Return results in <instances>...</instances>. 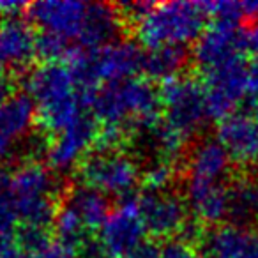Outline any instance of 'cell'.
I'll return each mask as SVG.
<instances>
[{
	"label": "cell",
	"mask_w": 258,
	"mask_h": 258,
	"mask_svg": "<svg viewBox=\"0 0 258 258\" xmlns=\"http://www.w3.org/2000/svg\"><path fill=\"white\" fill-rule=\"evenodd\" d=\"M25 89L37 110V120L50 135H58L83 117L94 92L85 90L68 64H43L29 73Z\"/></svg>",
	"instance_id": "6da1fadb"
},
{
	"label": "cell",
	"mask_w": 258,
	"mask_h": 258,
	"mask_svg": "<svg viewBox=\"0 0 258 258\" xmlns=\"http://www.w3.org/2000/svg\"><path fill=\"white\" fill-rule=\"evenodd\" d=\"M90 108L94 118L108 127H118L125 133L144 131L161 120V92L151 80L129 78L106 83L94 92Z\"/></svg>",
	"instance_id": "7a4b0ae2"
},
{
	"label": "cell",
	"mask_w": 258,
	"mask_h": 258,
	"mask_svg": "<svg viewBox=\"0 0 258 258\" xmlns=\"http://www.w3.org/2000/svg\"><path fill=\"white\" fill-rule=\"evenodd\" d=\"M209 13L204 2H163L154 4L135 22V34L142 46L156 50L197 43L207 29Z\"/></svg>",
	"instance_id": "3957f363"
},
{
	"label": "cell",
	"mask_w": 258,
	"mask_h": 258,
	"mask_svg": "<svg viewBox=\"0 0 258 258\" xmlns=\"http://www.w3.org/2000/svg\"><path fill=\"white\" fill-rule=\"evenodd\" d=\"M145 53L133 41H115L97 50H82L76 46L69 55V69L85 90L99 89V83H115L137 78L144 71Z\"/></svg>",
	"instance_id": "277c9868"
},
{
	"label": "cell",
	"mask_w": 258,
	"mask_h": 258,
	"mask_svg": "<svg viewBox=\"0 0 258 258\" xmlns=\"http://www.w3.org/2000/svg\"><path fill=\"white\" fill-rule=\"evenodd\" d=\"M159 92L165 113L163 120L186 138L200 133L207 120H211L207 113L205 85L200 80L193 76H179L163 83Z\"/></svg>",
	"instance_id": "5b68a950"
},
{
	"label": "cell",
	"mask_w": 258,
	"mask_h": 258,
	"mask_svg": "<svg viewBox=\"0 0 258 258\" xmlns=\"http://www.w3.org/2000/svg\"><path fill=\"white\" fill-rule=\"evenodd\" d=\"M83 184L101 191L106 197L125 198L142 180V170L131 156L120 151H96L80 165Z\"/></svg>",
	"instance_id": "8992f818"
},
{
	"label": "cell",
	"mask_w": 258,
	"mask_h": 258,
	"mask_svg": "<svg viewBox=\"0 0 258 258\" xmlns=\"http://www.w3.org/2000/svg\"><path fill=\"white\" fill-rule=\"evenodd\" d=\"M147 230L138 211V197L122 198L117 209L110 212L106 221L97 230V246L103 258H125L131 251L145 242Z\"/></svg>",
	"instance_id": "52a82bcc"
},
{
	"label": "cell",
	"mask_w": 258,
	"mask_h": 258,
	"mask_svg": "<svg viewBox=\"0 0 258 258\" xmlns=\"http://www.w3.org/2000/svg\"><path fill=\"white\" fill-rule=\"evenodd\" d=\"M204 85L209 118L221 122L235 113L237 104L249 92V66H246L244 58H237L207 73Z\"/></svg>",
	"instance_id": "ba28073f"
},
{
	"label": "cell",
	"mask_w": 258,
	"mask_h": 258,
	"mask_svg": "<svg viewBox=\"0 0 258 258\" xmlns=\"http://www.w3.org/2000/svg\"><path fill=\"white\" fill-rule=\"evenodd\" d=\"M244 55V29L237 23L212 22L205 32L198 37L193 48V58L202 71L207 73L242 58Z\"/></svg>",
	"instance_id": "9c48e42d"
},
{
	"label": "cell",
	"mask_w": 258,
	"mask_h": 258,
	"mask_svg": "<svg viewBox=\"0 0 258 258\" xmlns=\"http://www.w3.org/2000/svg\"><path fill=\"white\" fill-rule=\"evenodd\" d=\"M138 211H140L142 221L152 237L158 239H173L184 230L189 218V209H187L186 200L179 195L168 193H151L145 191L138 197Z\"/></svg>",
	"instance_id": "30bf717a"
},
{
	"label": "cell",
	"mask_w": 258,
	"mask_h": 258,
	"mask_svg": "<svg viewBox=\"0 0 258 258\" xmlns=\"http://www.w3.org/2000/svg\"><path fill=\"white\" fill-rule=\"evenodd\" d=\"M30 22L44 34H53L78 46L89 4L78 0H43L27 8Z\"/></svg>",
	"instance_id": "8fae6325"
},
{
	"label": "cell",
	"mask_w": 258,
	"mask_h": 258,
	"mask_svg": "<svg viewBox=\"0 0 258 258\" xmlns=\"http://www.w3.org/2000/svg\"><path fill=\"white\" fill-rule=\"evenodd\" d=\"M99 127L94 117L89 113L83 115L80 120L73 125L66 127L58 135H55L53 140L46 147V161L48 166L55 172H68L73 166L89 156L92 145H96Z\"/></svg>",
	"instance_id": "7c38bea8"
},
{
	"label": "cell",
	"mask_w": 258,
	"mask_h": 258,
	"mask_svg": "<svg viewBox=\"0 0 258 258\" xmlns=\"http://www.w3.org/2000/svg\"><path fill=\"white\" fill-rule=\"evenodd\" d=\"M216 140L223 145L232 163L254 165L258 161V122L251 113L235 111L218 122Z\"/></svg>",
	"instance_id": "4fadbf2b"
},
{
	"label": "cell",
	"mask_w": 258,
	"mask_h": 258,
	"mask_svg": "<svg viewBox=\"0 0 258 258\" xmlns=\"http://www.w3.org/2000/svg\"><path fill=\"white\" fill-rule=\"evenodd\" d=\"M37 57V36L32 25L13 16L0 22V71L22 69Z\"/></svg>",
	"instance_id": "5bb4252c"
},
{
	"label": "cell",
	"mask_w": 258,
	"mask_h": 258,
	"mask_svg": "<svg viewBox=\"0 0 258 258\" xmlns=\"http://www.w3.org/2000/svg\"><path fill=\"white\" fill-rule=\"evenodd\" d=\"M205 258H258V228L214 226L202 239Z\"/></svg>",
	"instance_id": "9a60e30c"
},
{
	"label": "cell",
	"mask_w": 258,
	"mask_h": 258,
	"mask_svg": "<svg viewBox=\"0 0 258 258\" xmlns=\"http://www.w3.org/2000/svg\"><path fill=\"white\" fill-rule=\"evenodd\" d=\"M57 189L58 184L53 172L39 163L20 165L8 177V195L15 204L48 200L55 197Z\"/></svg>",
	"instance_id": "2e32d148"
},
{
	"label": "cell",
	"mask_w": 258,
	"mask_h": 258,
	"mask_svg": "<svg viewBox=\"0 0 258 258\" xmlns=\"http://www.w3.org/2000/svg\"><path fill=\"white\" fill-rule=\"evenodd\" d=\"M186 204L200 223L218 225L228 214V187L223 186V182L187 179Z\"/></svg>",
	"instance_id": "e0dca14e"
},
{
	"label": "cell",
	"mask_w": 258,
	"mask_h": 258,
	"mask_svg": "<svg viewBox=\"0 0 258 258\" xmlns=\"http://www.w3.org/2000/svg\"><path fill=\"white\" fill-rule=\"evenodd\" d=\"M122 13L110 4L94 2L89 4L83 32L80 36L78 48L82 50H97L117 41L122 30Z\"/></svg>",
	"instance_id": "ac0fdd59"
},
{
	"label": "cell",
	"mask_w": 258,
	"mask_h": 258,
	"mask_svg": "<svg viewBox=\"0 0 258 258\" xmlns=\"http://www.w3.org/2000/svg\"><path fill=\"white\" fill-rule=\"evenodd\" d=\"M232 168V159L218 140H200L187 156L189 179L204 182H223Z\"/></svg>",
	"instance_id": "d6986e66"
},
{
	"label": "cell",
	"mask_w": 258,
	"mask_h": 258,
	"mask_svg": "<svg viewBox=\"0 0 258 258\" xmlns=\"http://www.w3.org/2000/svg\"><path fill=\"white\" fill-rule=\"evenodd\" d=\"M36 120V104L27 92L13 94L0 104V137L13 144L23 140L32 131Z\"/></svg>",
	"instance_id": "ffe728a7"
},
{
	"label": "cell",
	"mask_w": 258,
	"mask_h": 258,
	"mask_svg": "<svg viewBox=\"0 0 258 258\" xmlns=\"http://www.w3.org/2000/svg\"><path fill=\"white\" fill-rule=\"evenodd\" d=\"M226 219L235 226H258V179L239 177L228 186V214Z\"/></svg>",
	"instance_id": "44dd1931"
},
{
	"label": "cell",
	"mask_w": 258,
	"mask_h": 258,
	"mask_svg": "<svg viewBox=\"0 0 258 258\" xmlns=\"http://www.w3.org/2000/svg\"><path fill=\"white\" fill-rule=\"evenodd\" d=\"M64 204H68L82 218L89 230H99L111 212L106 195L87 184H78L73 187L66 197Z\"/></svg>",
	"instance_id": "7402d4cb"
},
{
	"label": "cell",
	"mask_w": 258,
	"mask_h": 258,
	"mask_svg": "<svg viewBox=\"0 0 258 258\" xmlns=\"http://www.w3.org/2000/svg\"><path fill=\"white\" fill-rule=\"evenodd\" d=\"M187 60H189V55L182 46L156 48V50H149L145 53L144 73L156 82H172V80L182 76Z\"/></svg>",
	"instance_id": "603a6c76"
},
{
	"label": "cell",
	"mask_w": 258,
	"mask_h": 258,
	"mask_svg": "<svg viewBox=\"0 0 258 258\" xmlns=\"http://www.w3.org/2000/svg\"><path fill=\"white\" fill-rule=\"evenodd\" d=\"M142 135H144L147 147L158 156L159 161L168 163H175V159L182 156L187 140L184 135H180L165 120H159L151 127L144 129Z\"/></svg>",
	"instance_id": "cb8c5ba5"
},
{
	"label": "cell",
	"mask_w": 258,
	"mask_h": 258,
	"mask_svg": "<svg viewBox=\"0 0 258 258\" xmlns=\"http://www.w3.org/2000/svg\"><path fill=\"white\" fill-rule=\"evenodd\" d=\"M53 230L55 235H57V242L62 244L64 247H68L73 253L82 251L85 247V244L90 240L87 237L90 230L87 228L85 223L82 221V218L68 204L58 207L53 221Z\"/></svg>",
	"instance_id": "d4e9b609"
},
{
	"label": "cell",
	"mask_w": 258,
	"mask_h": 258,
	"mask_svg": "<svg viewBox=\"0 0 258 258\" xmlns=\"http://www.w3.org/2000/svg\"><path fill=\"white\" fill-rule=\"evenodd\" d=\"M76 46H73L71 43L53 34L43 32L37 36V57L44 60V64H62V60L68 62Z\"/></svg>",
	"instance_id": "484cf974"
},
{
	"label": "cell",
	"mask_w": 258,
	"mask_h": 258,
	"mask_svg": "<svg viewBox=\"0 0 258 258\" xmlns=\"http://www.w3.org/2000/svg\"><path fill=\"white\" fill-rule=\"evenodd\" d=\"M173 179H175V166L168 161L156 159L142 172V182L145 186V191H151V193L166 191L173 182Z\"/></svg>",
	"instance_id": "4316f807"
},
{
	"label": "cell",
	"mask_w": 258,
	"mask_h": 258,
	"mask_svg": "<svg viewBox=\"0 0 258 258\" xmlns=\"http://www.w3.org/2000/svg\"><path fill=\"white\" fill-rule=\"evenodd\" d=\"M209 16L214 18V22L225 23H237L244 18L242 2H230V0H221V2H204Z\"/></svg>",
	"instance_id": "83f0119b"
},
{
	"label": "cell",
	"mask_w": 258,
	"mask_h": 258,
	"mask_svg": "<svg viewBox=\"0 0 258 258\" xmlns=\"http://www.w3.org/2000/svg\"><path fill=\"white\" fill-rule=\"evenodd\" d=\"M159 258H198L193 244L179 239L165 240L163 246H159Z\"/></svg>",
	"instance_id": "f1b7e54d"
},
{
	"label": "cell",
	"mask_w": 258,
	"mask_h": 258,
	"mask_svg": "<svg viewBox=\"0 0 258 258\" xmlns=\"http://www.w3.org/2000/svg\"><path fill=\"white\" fill-rule=\"evenodd\" d=\"M18 223L15 204L8 193L0 195V235L15 232V225Z\"/></svg>",
	"instance_id": "f546056e"
},
{
	"label": "cell",
	"mask_w": 258,
	"mask_h": 258,
	"mask_svg": "<svg viewBox=\"0 0 258 258\" xmlns=\"http://www.w3.org/2000/svg\"><path fill=\"white\" fill-rule=\"evenodd\" d=\"M29 251L22 246L16 232L0 235V258H25Z\"/></svg>",
	"instance_id": "4dcf8cb0"
},
{
	"label": "cell",
	"mask_w": 258,
	"mask_h": 258,
	"mask_svg": "<svg viewBox=\"0 0 258 258\" xmlns=\"http://www.w3.org/2000/svg\"><path fill=\"white\" fill-rule=\"evenodd\" d=\"M73 251H69L68 247H64L62 244H58L57 240H51L46 247L39 251H32V253H27L25 258H73Z\"/></svg>",
	"instance_id": "1f68e13d"
},
{
	"label": "cell",
	"mask_w": 258,
	"mask_h": 258,
	"mask_svg": "<svg viewBox=\"0 0 258 258\" xmlns=\"http://www.w3.org/2000/svg\"><path fill=\"white\" fill-rule=\"evenodd\" d=\"M244 53L253 55L254 60L258 58V22L244 29Z\"/></svg>",
	"instance_id": "d6a6232c"
},
{
	"label": "cell",
	"mask_w": 258,
	"mask_h": 258,
	"mask_svg": "<svg viewBox=\"0 0 258 258\" xmlns=\"http://www.w3.org/2000/svg\"><path fill=\"white\" fill-rule=\"evenodd\" d=\"M125 258H159V246L152 242H144L135 251H131Z\"/></svg>",
	"instance_id": "836d02e7"
},
{
	"label": "cell",
	"mask_w": 258,
	"mask_h": 258,
	"mask_svg": "<svg viewBox=\"0 0 258 258\" xmlns=\"http://www.w3.org/2000/svg\"><path fill=\"white\" fill-rule=\"evenodd\" d=\"M13 80L9 78L8 73H2L0 71V104L8 101L9 97L13 96Z\"/></svg>",
	"instance_id": "e575fe53"
},
{
	"label": "cell",
	"mask_w": 258,
	"mask_h": 258,
	"mask_svg": "<svg viewBox=\"0 0 258 258\" xmlns=\"http://www.w3.org/2000/svg\"><path fill=\"white\" fill-rule=\"evenodd\" d=\"M15 147H16V144L6 140L4 137H0V163L6 161V159H9V158H13V154H15Z\"/></svg>",
	"instance_id": "d590c367"
},
{
	"label": "cell",
	"mask_w": 258,
	"mask_h": 258,
	"mask_svg": "<svg viewBox=\"0 0 258 258\" xmlns=\"http://www.w3.org/2000/svg\"><path fill=\"white\" fill-rule=\"evenodd\" d=\"M249 92L258 96V58L249 66Z\"/></svg>",
	"instance_id": "8d00e7d4"
},
{
	"label": "cell",
	"mask_w": 258,
	"mask_h": 258,
	"mask_svg": "<svg viewBox=\"0 0 258 258\" xmlns=\"http://www.w3.org/2000/svg\"><path fill=\"white\" fill-rule=\"evenodd\" d=\"M244 8V18H249L253 22H258V0H251V2H242Z\"/></svg>",
	"instance_id": "74e56055"
},
{
	"label": "cell",
	"mask_w": 258,
	"mask_h": 258,
	"mask_svg": "<svg viewBox=\"0 0 258 258\" xmlns=\"http://www.w3.org/2000/svg\"><path fill=\"white\" fill-rule=\"evenodd\" d=\"M251 115H253V118L258 122V96H254V99L251 101Z\"/></svg>",
	"instance_id": "f35d334b"
},
{
	"label": "cell",
	"mask_w": 258,
	"mask_h": 258,
	"mask_svg": "<svg viewBox=\"0 0 258 258\" xmlns=\"http://www.w3.org/2000/svg\"><path fill=\"white\" fill-rule=\"evenodd\" d=\"M8 186V177L2 173V170H0V195H4V187Z\"/></svg>",
	"instance_id": "ab89813d"
},
{
	"label": "cell",
	"mask_w": 258,
	"mask_h": 258,
	"mask_svg": "<svg viewBox=\"0 0 258 258\" xmlns=\"http://www.w3.org/2000/svg\"><path fill=\"white\" fill-rule=\"evenodd\" d=\"M254 175H256V179H258V161L254 163Z\"/></svg>",
	"instance_id": "60d3db41"
}]
</instances>
